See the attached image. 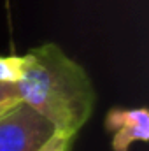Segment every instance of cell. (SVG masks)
Returning <instances> with one entry per match:
<instances>
[{"label":"cell","instance_id":"5b68a950","mask_svg":"<svg viewBox=\"0 0 149 151\" xmlns=\"http://www.w3.org/2000/svg\"><path fill=\"white\" fill-rule=\"evenodd\" d=\"M74 139L72 135H67V134H62V132H54L37 151H70L72 150V144H74Z\"/></svg>","mask_w":149,"mask_h":151},{"label":"cell","instance_id":"7a4b0ae2","mask_svg":"<svg viewBox=\"0 0 149 151\" xmlns=\"http://www.w3.org/2000/svg\"><path fill=\"white\" fill-rule=\"evenodd\" d=\"M54 132L44 116L19 102L0 114V151H37Z\"/></svg>","mask_w":149,"mask_h":151},{"label":"cell","instance_id":"277c9868","mask_svg":"<svg viewBox=\"0 0 149 151\" xmlns=\"http://www.w3.org/2000/svg\"><path fill=\"white\" fill-rule=\"evenodd\" d=\"M25 55H5L0 56V83L16 84L23 74Z\"/></svg>","mask_w":149,"mask_h":151},{"label":"cell","instance_id":"8992f818","mask_svg":"<svg viewBox=\"0 0 149 151\" xmlns=\"http://www.w3.org/2000/svg\"><path fill=\"white\" fill-rule=\"evenodd\" d=\"M19 95L16 90V84H5L0 83V114L9 111L11 107H14L16 104H19Z\"/></svg>","mask_w":149,"mask_h":151},{"label":"cell","instance_id":"3957f363","mask_svg":"<svg viewBox=\"0 0 149 151\" xmlns=\"http://www.w3.org/2000/svg\"><path fill=\"white\" fill-rule=\"evenodd\" d=\"M112 151H130L135 142L149 141V111L146 107H112L105 114Z\"/></svg>","mask_w":149,"mask_h":151},{"label":"cell","instance_id":"6da1fadb","mask_svg":"<svg viewBox=\"0 0 149 151\" xmlns=\"http://www.w3.org/2000/svg\"><path fill=\"white\" fill-rule=\"evenodd\" d=\"M19 100L44 116L56 132L75 137L95 109V86L81 63L58 44L46 42L25 53L16 83Z\"/></svg>","mask_w":149,"mask_h":151}]
</instances>
